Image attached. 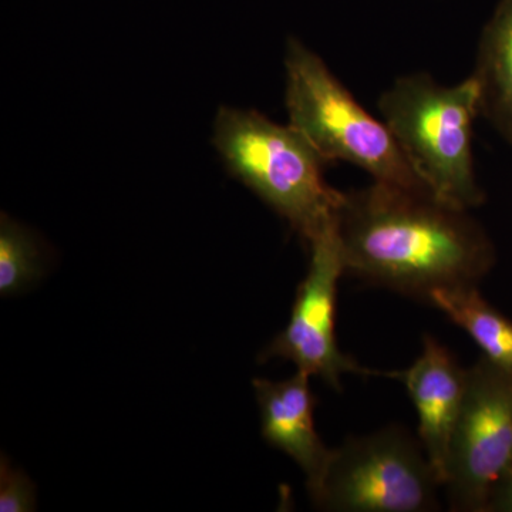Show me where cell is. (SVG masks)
Segmentation results:
<instances>
[{
	"label": "cell",
	"instance_id": "cell-1",
	"mask_svg": "<svg viewBox=\"0 0 512 512\" xmlns=\"http://www.w3.org/2000/svg\"><path fill=\"white\" fill-rule=\"evenodd\" d=\"M336 228L345 274L421 302L437 289L478 286L495 265L470 210L427 188L373 181L343 192Z\"/></svg>",
	"mask_w": 512,
	"mask_h": 512
},
{
	"label": "cell",
	"instance_id": "cell-2",
	"mask_svg": "<svg viewBox=\"0 0 512 512\" xmlns=\"http://www.w3.org/2000/svg\"><path fill=\"white\" fill-rule=\"evenodd\" d=\"M377 110L434 195L464 210L483 204L473 154L474 121L481 116L473 77L446 86L429 73L406 74L380 94Z\"/></svg>",
	"mask_w": 512,
	"mask_h": 512
},
{
	"label": "cell",
	"instance_id": "cell-3",
	"mask_svg": "<svg viewBox=\"0 0 512 512\" xmlns=\"http://www.w3.org/2000/svg\"><path fill=\"white\" fill-rule=\"evenodd\" d=\"M212 143L232 177L311 242L338 217L343 192L326 183V163L292 126L254 110L221 107Z\"/></svg>",
	"mask_w": 512,
	"mask_h": 512
},
{
	"label": "cell",
	"instance_id": "cell-4",
	"mask_svg": "<svg viewBox=\"0 0 512 512\" xmlns=\"http://www.w3.org/2000/svg\"><path fill=\"white\" fill-rule=\"evenodd\" d=\"M285 72L288 124L326 163L355 165L376 183L427 188L384 121L367 113L328 64L295 37L286 45Z\"/></svg>",
	"mask_w": 512,
	"mask_h": 512
},
{
	"label": "cell",
	"instance_id": "cell-5",
	"mask_svg": "<svg viewBox=\"0 0 512 512\" xmlns=\"http://www.w3.org/2000/svg\"><path fill=\"white\" fill-rule=\"evenodd\" d=\"M440 487L420 440L389 426L333 450L313 503L335 512H430L439 508Z\"/></svg>",
	"mask_w": 512,
	"mask_h": 512
},
{
	"label": "cell",
	"instance_id": "cell-6",
	"mask_svg": "<svg viewBox=\"0 0 512 512\" xmlns=\"http://www.w3.org/2000/svg\"><path fill=\"white\" fill-rule=\"evenodd\" d=\"M512 468V373L481 357L467 369L446 480L451 510L487 512L491 494Z\"/></svg>",
	"mask_w": 512,
	"mask_h": 512
},
{
	"label": "cell",
	"instance_id": "cell-7",
	"mask_svg": "<svg viewBox=\"0 0 512 512\" xmlns=\"http://www.w3.org/2000/svg\"><path fill=\"white\" fill-rule=\"evenodd\" d=\"M308 245L311 261L296 292L291 319L259 359L289 360L301 372L320 377L336 390L345 375L382 376V372L357 365L339 349L336 339L338 285L346 275L336 220Z\"/></svg>",
	"mask_w": 512,
	"mask_h": 512
},
{
	"label": "cell",
	"instance_id": "cell-8",
	"mask_svg": "<svg viewBox=\"0 0 512 512\" xmlns=\"http://www.w3.org/2000/svg\"><path fill=\"white\" fill-rule=\"evenodd\" d=\"M383 375L406 387L419 417L421 446L444 487L448 451L466 396L467 369L439 340L426 335L412 366Z\"/></svg>",
	"mask_w": 512,
	"mask_h": 512
},
{
	"label": "cell",
	"instance_id": "cell-9",
	"mask_svg": "<svg viewBox=\"0 0 512 512\" xmlns=\"http://www.w3.org/2000/svg\"><path fill=\"white\" fill-rule=\"evenodd\" d=\"M311 377L298 370L281 382L254 379L252 386L261 412L262 436L301 467L313 500L328 473L333 450L325 446L316 430Z\"/></svg>",
	"mask_w": 512,
	"mask_h": 512
},
{
	"label": "cell",
	"instance_id": "cell-10",
	"mask_svg": "<svg viewBox=\"0 0 512 512\" xmlns=\"http://www.w3.org/2000/svg\"><path fill=\"white\" fill-rule=\"evenodd\" d=\"M480 114L512 144V0H500L478 43Z\"/></svg>",
	"mask_w": 512,
	"mask_h": 512
},
{
	"label": "cell",
	"instance_id": "cell-11",
	"mask_svg": "<svg viewBox=\"0 0 512 512\" xmlns=\"http://www.w3.org/2000/svg\"><path fill=\"white\" fill-rule=\"evenodd\" d=\"M427 303L460 326L485 359L512 373V320L485 301L477 285L437 289Z\"/></svg>",
	"mask_w": 512,
	"mask_h": 512
},
{
	"label": "cell",
	"instance_id": "cell-12",
	"mask_svg": "<svg viewBox=\"0 0 512 512\" xmlns=\"http://www.w3.org/2000/svg\"><path fill=\"white\" fill-rule=\"evenodd\" d=\"M42 276L35 239L9 215L0 220V295H13Z\"/></svg>",
	"mask_w": 512,
	"mask_h": 512
},
{
	"label": "cell",
	"instance_id": "cell-13",
	"mask_svg": "<svg viewBox=\"0 0 512 512\" xmlns=\"http://www.w3.org/2000/svg\"><path fill=\"white\" fill-rule=\"evenodd\" d=\"M35 487L22 471L13 470L2 457L0 463V511H35Z\"/></svg>",
	"mask_w": 512,
	"mask_h": 512
},
{
	"label": "cell",
	"instance_id": "cell-14",
	"mask_svg": "<svg viewBox=\"0 0 512 512\" xmlns=\"http://www.w3.org/2000/svg\"><path fill=\"white\" fill-rule=\"evenodd\" d=\"M487 512H512V468L491 494Z\"/></svg>",
	"mask_w": 512,
	"mask_h": 512
}]
</instances>
